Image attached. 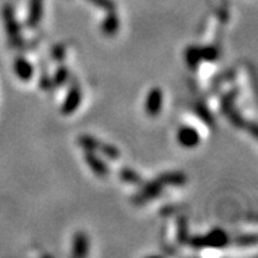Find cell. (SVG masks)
<instances>
[{
	"instance_id": "1",
	"label": "cell",
	"mask_w": 258,
	"mask_h": 258,
	"mask_svg": "<svg viewBox=\"0 0 258 258\" xmlns=\"http://www.w3.org/2000/svg\"><path fill=\"white\" fill-rule=\"evenodd\" d=\"M161 107V92L158 90H154L152 91V94L149 95L148 99V111H149L150 115H156L158 113Z\"/></svg>"
},
{
	"instance_id": "2",
	"label": "cell",
	"mask_w": 258,
	"mask_h": 258,
	"mask_svg": "<svg viewBox=\"0 0 258 258\" xmlns=\"http://www.w3.org/2000/svg\"><path fill=\"white\" fill-rule=\"evenodd\" d=\"M180 137V141H182V144H184V145H195L198 141V137H197V133L194 132L192 129H183L182 132H180L179 135Z\"/></svg>"
},
{
	"instance_id": "3",
	"label": "cell",
	"mask_w": 258,
	"mask_h": 258,
	"mask_svg": "<svg viewBox=\"0 0 258 258\" xmlns=\"http://www.w3.org/2000/svg\"><path fill=\"white\" fill-rule=\"evenodd\" d=\"M32 20H37L40 19L41 15V0H32Z\"/></svg>"
},
{
	"instance_id": "4",
	"label": "cell",
	"mask_w": 258,
	"mask_h": 258,
	"mask_svg": "<svg viewBox=\"0 0 258 258\" xmlns=\"http://www.w3.org/2000/svg\"><path fill=\"white\" fill-rule=\"evenodd\" d=\"M78 242L75 244V250H77V253H79V254H82L83 253V250H85V245H83V242L86 241L85 240V236H78Z\"/></svg>"
}]
</instances>
